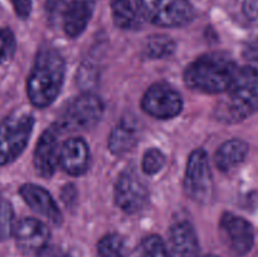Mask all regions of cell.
I'll use <instances>...</instances> for the list:
<instances>
[{
    "mask_svg": "<svg viewBox=\"0 0 258 257\" xmlns=\"http://www.w3.org/2000/svg\"><path fill=\"white\" fill-rule=\"evenodd\" d=\"M66 9H67L66 0H47L45 3V12L50 22H54L59 17L64 15Z\"/></svg>",
    "mask_w": 258,
    "mask_h": 257,
    "instance_id": "26",
    "label": "cell"
},
{
    "mask_svg": "<svg viewBox=\"0 0 258 257\" xmlns=\"http://www.w3.org/2000/svg\"><path fill=\"white\" fill-rule=\"evenodd\" d=\"M103 113V103L93 93H83L71 101L58 120L57 130L85 131L97 125Z\"/></svg>",
    "mask_w": 258,
    "mask_h": 257,
    "instance_id": "6",
    "label": "cell"
},
{
    "mask_svg": "<svg viewBox=\"0 0 258 257\" xmlns=\"http://www.w3.org/2000/svg\"><path fill=\"white\" fill-rule=\"evenodd\" d=\"M96 81H97L96 68L91 65H83L78 71V83H81V86H86V87L90 86L91 87Z\"/></svg>",
    "mask_w": 258,
    "mask_h": 257,
    "instance_id": "27",
    "label": "cell"
},
{
    "mask_svg": "<svg viewBox=\"0 0 258 257\" xmlns=\"http://www.w3.org/2000/svg\"><path fill=\"white\" fill-rule=\"evenodd\" d=\"M19 194L22 196L23 201L40 216L45 217L55 224H59L62 222L63 216L59 208L52 196L44 188L35 184H24L20 186Z\"/></svg>",
    "mask_w": 258,
    "mask_h": 257,
    "instance_id": "13",
    "label": "cell"
},
{
    "mask_svg": "<svg viewBox=\"0 0 258 257\" xmlns=\"http://www.w3.org/2000/svg\"><path fill=\"white\" fill-rule=\"evenodd\" d=\"M13 207L5 197L0 194V241H4L13 232Z\"/></svg>",
    "mask_w": 258,
    "mask_h": 257,
    "instance_id": "23",
    "label": "cell"
},
{
    "mask_svg": "<svg viewBox=\"0 0 258 257\" xmlns=\"http://www.w3.org/2000/svg\"><path fill=\"white\" fill-rule=\"evenodd\" d=\"M93 0H72L63 15V28L68 37L76 38L86 29L91 19Z\"/></svg>",
    "mask_w": 258,
    "mask_h": 257,
    "instance_id": "16",
    "label": "cell"
},
{
    "mask_svg": "<svg viewBox=\"0 0 258 257\" xmlns=\"http://www.w3.org/2000/svg\"><path fill=\"white\" fill-rule=\"evenodd\" d=\"M141 107L148 115L160 120L178 116L183 110V100L178 91L163 82L151 86L141 100Z\"/></svg>",
    "mask_w": 258,
    "mask_h": 257,
    "instance_id": "8",
    "label": "cell"
},
{
    "mask_svg": "<svg viewBox=\"0 0 258 257\" xmlns=\"http://www.w3.org/2000/svg\"><path fill=\"white\" fill-rule=\"evenodd\" d=\"M139 139V126L134 118L123 117L115 126L108 139V149L115 155L130 151Z\"/></svg>",
    "mask_w": 258,
    "mask_h": 257,
    "instance_id": "17",
    "label": "cell"
},
{
    "mask_svg": "<svg viewBox=\"0 0 258 257\" xmlns=\"http://www.w3.org/2000/svg\"><path fill=\"white\" fill-rule=\"evenodd\" d=\"M136 4L140 14L159 27H183L194 17L189 0H136Z\"/></svg>",
    "mask_w": 258,
    "mask_h": 257,
    "instance_id": "5",
    "label": "cell"
},
{
    "mask_svg": "<svg viewBox=\"0 0 258 257\" xmlns=\"http://www.w3.org/2000/svg\"><path fill=\"white\" fill-rule=\"evenodd\" d=\"M136 257H169V252L160 237L149 236L139 246Z\"/></svg>",
    "mask_w": 258,
    "mask_h": 257,
    "instance_id": "21",
    "label": "cell"
},
{
    "mask_svg": "<svg viewBox=\"0 0 258 257\" xmlns=\"http://www.w3.org/2000/svg\"><path fill=\"white\" fill-rule=\"evenodd\" d=\"M62 257H71V256H68V254H63Z\"/></svg>",
    "mask_w": 258,
    "mask_h": 257,
    "instance_id": "33",
    "label": "cell"
},
{
    "mask_svg": "<svg viewBox=\"0 0 258 257\" xmlns=\"http://www.w3.org/2000/svg\"><path fill=\"white\" fill-rule=\"evenodd\" d=\"M238 71L236 63L222 54L202 55L184 72V82L202 93L227 92Z\"/></svg>",
    "mask_w": 258,
    "mask_h": 257,
    "instance_id": "3",
    "label": "cell"
},
{
    "mask_svg": "<svg viewBox=\"0 0 258 257\" xmlns=\"http://www.w3.org/2000/svg\"><path fill=\"white\" fill-rule=\"evenodd\" d=\"M219 231L224 244L233 256H244L253 247V227L242 217L224 213L219 222Z\"/></svg>",
    "mask_w": 258,
    "mask_h": 257,
    "instance_id": "9",
    "label": "cell"
},
{
    "mask_svg": "<svg viewBox=\"0 0 258 257\" xmlns=\"http://www.w3.org/2000/svg\"><path fill=\"white\" fill-rule=\"evenodd\" d=\"M258 111V70L253 67L238 68L227 91V97L217 105L214 115L219 121L236 123Z\"/></svg>",
    "mask_w": 258,
    "mask_h": 257,
    "instance_id": "2",
    "label": "cell"
},
{
    "mask_svg": "<svg viewBox=\"0 0 258 257\" xmlns=\"http://www.w3.org/2000/svg\"><path fill=\"white\" fill-rule=\"evenodd\" d=\"M206 257H218V256H214V254H209V256H206Z\"/></svg>",
    "mask_w": 258,
    "mask_h": 257,
    "instance_id": "32",
    "label": "cell"
},
{
    "mask_svg": "<svg viewBox=\"0 0 258 257\" xmlns=\"http://www.w3.org/2000/svg\"><path fill=\"white\" fill-rule=\"evenodd\" d=\"M13 233L18 247L27 253L44 251L50 236L48 227L34 218H24L18 222Z\"/></svg>",
    "mask_w": 258,
    "mask_h": 257,
    "instance_id": "11",
    "label": "cell"
},
{
    "mask_svg": "<svg viewBox=\"0 0 258 257\" xmlns=\"http://www.w3.org/2000/svg\"><path fill=\"white\" fill-rule=\"evenodd\" d=\"M90 164V149L80 138L68 139L59 149V165L70 175H81Z\"/></svg>",
    "mask_w": 258,
    "mask_h": 257,
    "instance_id": "14",
    "label": "cell"
},
{
    "mask_svg": "<svg viewBox=\"0 0 258 257\" xmlns=\"http://www.w3.org/2000/svg\"><path fill=\"white\" fill-rule=\"evenodd\" d=\"M184 189L197 203H208L213 194V180L208 155L203 149H197L189 155L186 163Z\"/></svg>",
    "mask_w": 258,
    "mask_h": 257,
    "instance_id": "7",
    "label": "cell"
},
{
    "mask_svg": "<svg viewBox=\"0 0 258 257\" xmlns=\"http://www.w3.org/2000/svg\"><path fill=\"white\" fill-rule=\"evenodd\" d=\"M149 191L133 168H127L118 178L115 188V202L125 213L134 214L146 206Z\"/></svg>",
    "mask_w": 258,
    "mask_h": 257,
    "instance_id": "10",
    "label": "cell"
},
{
    "mask_svg": "<svg viewBox=\"0 0 258 257\" xmlns=\"http://www.w3.org/2000/svg\"><path fill=\"white\" fill-rule=\"evenodd\" d=\"M165 165V155L158 149H150L146 151L143 160V169L146 174L151 175L163 169Z\"/></svg>",
    "mask_w": 258,
    "mask_h": 257,
    "instance_id": "24",
    "label": "cell"
},
{
    "mask_svg": "<svg viewBox=\"0 0 258 257\" xmlns=\"http://www.w3.org/2000/svg\"><path fill=\"white\" fill-rule=\"evenodd\" d=\"M15 52V37L9 28H0V65L13 57Z\"/></svg>",
    "mask_w": 258,
    "mask_h": 257,
    "instance_id": "25",
    "label": "cell"
},
{
    "mask_svg": "<svg viewBox=\"0 0 258 257\" xmlns=\"http://www.w3.org/2000/svg\"><path fill=\"white\" fill-rule=\"evenodd\" d=\"M243 54L248 60L258 63V39L253 40V42H249L244 47Z\"/></svg>",
    "mask_w": 258,
    "mask_h": 257,
    "instance_id": "30",
    "label": "cell"
},
{
    "mask_svg": "<svg viewBox=\"0 0 258 257\" xmlns=\"http://www.w3.org/2000/svg\"><path fill=\"white\" fill-rule=\"evenodd\" d=\"M169 257H198L199 242L193 226L181 221L169 232Z\"/></svg>",
    "mask_w": 258,
    "mask_h": 257,
    "instance_id": "15",
    "label": "cell"
},
{
    "mask_svg": "<svg viewBox=\"0 0 258 257\" xmlns=\"http://www.w3.org/2000/svg\"><path fill=\"white\" fill-rule=\"evenodd\" d=\"M64 59L54 48L38 52L27 83V92L33 106L44 108L54 102L64 80Z\"/></svg>",
    "mask_w": 258,
    "mask_h": 257,
    "instance_id": "1",
    "label": "cell"
},
{
    "mask_svg": "<svg viewBox=\"0 0 258 257\" xmlns=\"http://www.w3.org/2000/svg\"><path fill=\"white\" fill-rule=\"evenodd\" d=\"M115 24L121 29H133L138 24V15L131 0H111Z\"/></svg>",
    "mask_w": 258,
    "mask_h": 257,
    "instance_id": "19",
    "label": "cell"
},
{
    "mask_svg": "<svg viewBox=\"0 0 258 257\" xmlns=\"http://www.w3.org/2000/svg\"><path fill=\"white\" fill-rule=\"evenodd\" d=\"M62 199L68 207L72 204V202H75L76 199V190H75V186L73 185H67L64 189H63V193H62Z\"/></svg>",
    "mask_w": 258,
    "mask_h": 257,
    "instance_id": "31",
    "label": "cell"
},
{
    "mask_svg": "<svg viewBox=\"0 0 258 257\" xmlns=\"http://www.w3.org/2000/svg\"><path fill=\"white\" fill-rule=\"evenodd\" d=\"M34 118L25 112H14L0 121V166L14 161L27 148Z\"/></svg>",
    "mask_w": 258,
    "mask_h": 257,
    "instance_id": "4",
    "label": "cell"
},
{
    "mask_svg": "<svg viewBox=\"0 0 258 257\" xmlns=\"http://www.w3.org/2000/svg\"><path fill=\"white\" fill-rule=\"evenodd\" d=\"M98 257H125V248L123 242L117 234H107L97 246Z\"/></svg>",
    "mask_w": 258,
    "mask_h": 257,
    "instance_id": "22",
    "label": "cell"
},
{
    "mask_svg": "<svg viewBox=\"0 0 258 257\" xmlns=\"http://www.w3.org/2000/svg\"><path fill=\"white\" fill-rule=\"evenodd\" d=\"M175 50V43L166 35L149 37L144 47V55L150 59H163L171 55Z\"/></svg>",
    "mask_w": 258,
    "mask_h": 257,
    "instance_id": "20",
    "label": "cell"
},
{
    "mask_svg": "<svg viewBox=\"0 0 258 257\" xmlns=\"http://www.w3.org/2000/svg\"><path fill=\"white\" fill-rule=\"evenodd\" d=\"M248 145L241 139H232L219 146L216 153V165L219 170L229 171L246 159Z\"/></svg>",
    "mask_w": 258,
    "mask_h": 257,
    "instance_id": "18",
    "label": "cell"
},
{
    "mask_svg": "<svg viewBox=\"0 0 258 257\" xmlns=\"http://www.w3.org/2000/svg\"><path fill=\"white\" fill-rule=\"evenodd\" d=\"M15 13L22 19H27L32 13V0H10Z\"/></svg>",
    "mask_w": 258,
    "mask_h": 257,
    "instance_id": "28",
    "label": "cell"
},
{
    "mask_svg": "<svg viewBox=\"0 0 258 257\" xmlns=\"http://www.w3.org/2000/svg\"><path fill=\"white\" fill-rule=\"evenodd\" d=\"M58 130L47 128L40 135L34 150V168L43 178L53 175L57 164H59V149H58Z\"/></svg>",
    "mask_w": 258,
    "mask_h": 257,
    "instance_id": "12",
    "label": "cell"
},
{
    "mask_svg": "<svg viewBox=\"0 0 258 257\" xmlns=\"http://www.w3.org/2000/svg\"><path fill=\"white\" fill-rule=\"evenodd\" d=\"M243 12L248 19H258V0H244Z\"/></svg>",
    "mask_w": 258,
    "mask_h": 257,
    "instance_id": "29",
    "label": "cell"
}]
</instances>
